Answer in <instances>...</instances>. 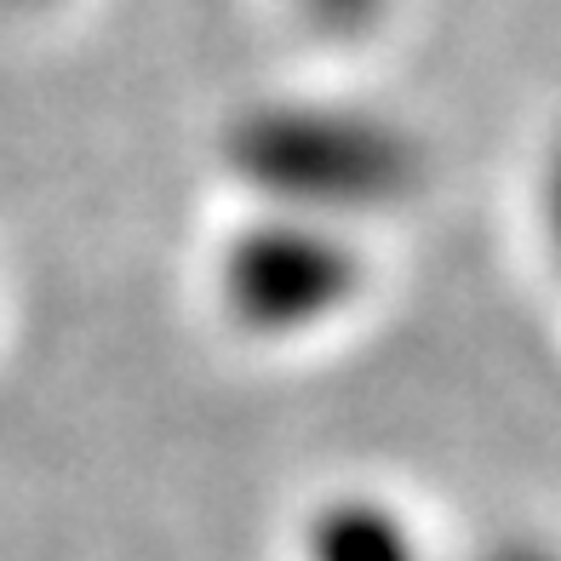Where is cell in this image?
I'll return each instance as SVG.
<instances>
[{"instance_id": "cell-1", "label": "cell", "mask_w": 561, "mask_h": 561, "mask_svg": "<svg viewBox=\"0 0 561 561\" xmlns=\"http://www.w3.org/2000/svg\"><path fill=\"white\" fill-rule=\"evenodd\" d=\"M510 561H545V556H510Z\"/></svg>"}]
</instances>
